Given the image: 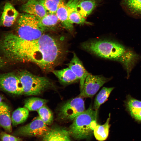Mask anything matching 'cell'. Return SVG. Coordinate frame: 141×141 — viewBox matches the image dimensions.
Segmentation results:
<instances>
[{"label": "cell", "instance_id": "cell-1", "mask_svg": "<svg viewBox=\"0 0 141 141\" xmlns=\"http://www.w3.org/2000/svg\"><path fill=\"white\" fill-rule=\"evenodd\" d=\"M0 49L9 61L33 63L46 72H52L63 52L61 43L45 34L38 39L28 40L16 34L8 33L0 41Z\"/></svg>", "mask_w": 141, "mask_h": 141}, {"label": "cell", "instance_id": "cell-2", "mask_svg": "<svg viewBox=\"0 0 141 141\" xmlns=\"http://www.w3.org/2000/svg\"><path fill=\"white\" fill-rule=\"evenodd\" d=\"M84 50L102 58L124 63L127 61L131 54H127L125 47L114 41L107 40H94L83 43Z\"/></svg>", "mask_w": 141, "mask_h": 141}, {"label": "cell", "instance_id": "cell-3", "mask_svg": "<svg viewBox=\"0 0 141 141\" xmlns=\"http://www.w3.org/2000/svg\"><path fill=\"white\" fill-rule=\"evenodd\" d=\"M97 111L91 106L77 116L69 127L68 131L70 135L78 139L90 136L98 125Z\"/></svg>", "mask_w": 141, "mask_h": 141}, {"label": "cell", "instance_id": "cell-4", "mask_svg": "<svg viewBox=\"0 0 141 141\" xmlns=\"http://www.w3.org/2000/svg\"><path fill=\"white\" fill-rule=\"evenodd\" d=\"M16 21V34L24 40H31L38 39L47 30L38 18L25 13L20 14Z\"/></svg>", "mask_w": 141, "mask_h": 141}, {"label": "cell", "instance_id": "cell-5", "mask_svg": "<svg viewBox=\"0 0 141 141\" xmlns=\"http://www.w3.org/2000/svg\"><path fill=\"white\" fill-rule=\"evenodd\" d=\"M17 75L22 84L23 94L27 95H38L55 87L47 78L36 75L26 70L19 71Z\"/></svg>", "mask_w": 141, "mask_h": 141}, {"label": "cell", "instance_id": "cell-6", "mask_svg": "<svg viewBox=\"0 0 141 141\" xmlns=\"http://www.w3.org/2000/svg\"><path fill=\"white\" fill-rule=\"evenodd\" d=\"M85 110L84 101L82 97L79 96L63 104L59 109L58 117L59 119L64 121L73 120Z\"/></svg>", "mask_w": 141, "mask_h": 141}, {"label": "cell", "instance_id": "cell-7", "mask_svg": "<svg viewBox=\"0 0 141 141\" xmlns=\"http://www.w3.org/2000/svg\"><path fill=\"white\" fill-rule=\"evenodd\" d=\"M0 90L11 94H23L22 84L17 74L13 73L0 74Z\"/></svg>", "mask_w": 141, "mask_h": 141}, {"label": "cell", "instance_id": "cell-8", "mask_svg": "<svg viewBox=\"0 0 141 141\" xmlns=\"http://www.w3.org/2000/svg\"><path fill=\"white\" fill-rule=\"evenodd\" d=\"M110 79L102 75H94L89 73L86 79L83 89L79 96L82 98L92 97L100 88Z\"/></svg>", "mask_w": 141, "mask_h": 141}, {"label": "cell", "instance_id": "cell-9", "mask_svg": "<svg viewBox=\"0 0 141 141\" xmlns=\"http://www.w3.org/2000/svg\"><path fill=\"white\" fill-rule=\"evenodd\" d=\"M49 129L38 116L30 123L19 128L15 134L24 136H40Z\"/></svg>", "mask_w": 141, "mask_h": 141}, {"label": "cell", "instance_id": "cell-10", "mask_svg": "<svg viewBox=\"0 0 141 141\" xmlns=\"http://www.w3.org/2000/svg\"><path fill=\"white\" fill-rule=\"evenodd\" d=\"M19 15L11 2L5 1L0 17V27L11 26L16 21Z\"/></svg>", "mask_w": 141, "mask_h": 141}, {"label": "cell", "instance_id": "cell-11", "mask_svg": "<svg viewBox=\"0 0 141 141\" xmlns=\"http://www.w3.org/2000/svg\"><path fill=\"white\" fill-rule=\"evenodd\" d=\"M21 9L24 13L38 19L42 18L47 13L44 7L37 0H28L22 4Z\"/></svg>", "mask_w": 141, "mask_h": 141}, {"label": "cell", "instance_id": "cell-12", "mask_svg": "<svg viewBox=\"0 0 141 141\" xmlns=\"http://www.w3.org/2000/svg\"><path fill=\"white\" fill-rule=\"evenodd\" d=\"M68 66L79 79L81 92L83 89L86 79L89 73L85 69L82 62L74 53Z\"/></svg>", "mask_w": 141, "mask_h": 141}, {"label": "cell", "instance_id": "cell-13", "mask_svg": "<svg viewBox=\"0 0 141 141\" xmlns=\"http://www.w3.org/2000/svg\"><path fill=\"white\" fill-rule=\"evenodd\" d=\"M70 135L68 131L63 128H50L43 136V141H68Z\"/></svg>", "mask_w": 141, "mask_h": 141}, {"label": "cell", "instance_id": "cell-14", "mask_svg": "<svg viewBox=\"0 0 141 141\" xmlns=\"http://www.w3.org/2000/svg\"><path fill=\"white\" fill-rule=\"evenodd\" d=\"M79 1V0H69L66 3L69 20L72 24H89L86 21L85 18L82 16L77 10V5Z\"/></svg>", "mask_w": 141, "mask_h": 141}, {"label": "cell", "instance_id": "cell-15", "mask_svg": "<svg viewBox=\"0 0 141 141\" xmlns=\"http://www.w3.org/2000/svg\"><path fill=\"white\" fill-rule=\"evenodd\" d=\"M121 4L128 15L134 18H141V0H122Z\"/></svg>", "mask_w": 141, "mask_h": 141}, {"label": "cell", "instance_id": "cell-16", "mask_svg": "<svg viewBox=\"0 0 141 141\" xmlns=\"http://www.w3.org/2000/svg\"><path fill=\"white\" fill-rule=\"evenodd\" d=\"M11 118L9 106L5 103L0 102V125L7 132L12 131Z\"/></svg>", "mask_w": 141, "mask_h": 141}, {"label": "cell", "instance_id": "cell-17", "mask_svg": "<svg viewBox=\"0 0 141 141\" xmlns=\"http://www.w3.org/2000/svg\"><path fill=\"white\" fill-rule=\"evenodd\" d=\"M125 105L131 116L136 121H141V101L129 95L127 96Z\"/></svg>", "mask_w": 141, "mask_h": 141}, {"label": "cell", "instance_id": "cell-18", "mask_svg": "<svg viewBox=\"0 0 141 141\" xmlns=\"http://www.w3.org/2000/svg\"><path fill=\"white\" fill-rule=\"evenodd\" d=\"M56 14L64 27L69 32H73L74 27L73 24L69 20L65 2L60 4L57 8Z\"/></svg>", "mask_w": 141, "mask_h": 141}, {"label": "cell", "instance_id": "cell-19", "mask_svg": "<svg viewBox=\"0 0 141 141\" xmlns=\"http://www.w3.org/2000/svg\"><path fill=\"white\" fill-rule=\"evenodd\" d=\"M52 72L59 81L64 84H70L79 80L69 67L59 70H54Z\"/></svg>", "mask_w": 141, "mask_h": 141}, {"label": "cell", "instance_id": "cell-20", "mask_svg": "<svg viewBox=\"0 0 141 141\" xmlns=\"http://www.w3.org/2000/svg\"><path fill=\"white\" fill-rule=\"evenodd\" d=\"M96 5V0H80L77 4V10L82 16L85 18L91 13Z\"/></svg>", "mask_w": 141, "mask_h": 141}, {"label": "cell", "instance_id": "cell-21", "mask_svg": "<svg viewBox=\"0 0 141 141\" xmlns=\"http://www.w3.org/2000/svg\"><path fill=\"white\" fill-rule=\"evenodd\" d=\"M110 119V114L105 122L102 125H98L95 128L93 133L96 139L99 141H103L107 138L110 127L109 122Z\"/></svg>", "mask_w": 141, "mask_h": 141}, {"label": "cell", "instance_id": "cell-22", "mask_svg": "<svg viewBox=\"0 0 141 141\" xmlns=\"http://www.w3.org/2000/svg\"><path fill=\"white\" fill-rule=\"evenodd\" d=\"M114 87H103L96 95L94 103L93 108L98 111L100 106L107 99Z\"/></svg>", "mask_w": 141, "mask_h": 141}, {"label": "cell", "instance_id": "cell-23", "mask_svg": "<svg viewBox=\"0 0 141 141\" xmlns=\"http://www.w3.org/2000/svg\"><path fill=\"white\" fill-rule=\"evenodd\" d=\"M29 110L25 107L18 108L13 112L11 117L12 123L16 126L24 122L27 118Z\"/></svg>", "mask_w": 141, "mask_h": 141}, {"label": "cell", "instance_id": "cell-24", "mask_svg": "<svg viewBox=\"0 0 141 141\" xmlns=\"http://www.w3.org/2000/svg\"><path fill=\"white\" fill-rule=\"evenodd\" d=\"M48 100L37 97H32L25 101L24 107L29 111H37L47 102Z\"/></svg>", "mask_w": 141, "mask_h": 141}, {"label": "cell", "instance_id": "cell-25", "mask_svg": "<svg viewBox=\"0 0 141 141\" xmlns=\"http://www.w3.org/2000/svg\"><path fill=\"white\" fill-rule=\"evenodd\" d=\"M38 19L42 25L46 30L55 26L60 21L56 13L48 12L43 17Z\"/></svg>", "mask_w": 141, "mask_h": 141}, {"label": "cell", "instance_id": "cell-26", "mask_svg": "<svg viewBox=\"0 0 141 141\" xmlns=\"http://www.w3.org/2000/svg\"><path fill=\"white\" fill-rule=\"evenodd\" d=\"M37 111L39 118L46 125H49L52 123L53 114L47 107L44 105Z\"/></svg>", "mask_w": 141, "mask_h": 141}, {"label": "cell", "instance_id": "cell-27", "mask_svg": "<svg viewBox=\"0 0 141 141\" xmlns=\"http://www.w3.org/2000/svg\"><path fill=\"white\" fill-rule=\"evenodd\" d=\"M44 7L47 12L56 13L59 6L65 0H37Z\"/></svg>", "mask_w": 141, "mask_h": 141}, {"label": "cell", "instance_id": "cell-28", "mask_svg": "<svg viewBox=\"0 0 141 141\" xmlns=\"http://www.w3.org/2000/svg\"><path fill=\"white\" fill-rule=\"evenodd\" d=\"M0 138L1 141H20V139L10 135L4 132L0 134Z\"/></svg>", "mask_w": 141, "mask_h": 141}, {"label": "cell", "instance_id": "cell-29", "mask_svg": "<svg viewBox=\"0 0 141 141\" xmlns=\"http://www.w3.org/2000/svg\"><path fill=\"white\" fill-rule=\"evenodd\" d=\"M28 0H11V3L13 4H23Z\"/></svg>", "mask_w": 141, "mask_h": 141}, {"label": "cell", "instance_id": "cell-30", "mask_svg": "<svg viewBox=\"0 0 141 141\" xmlns=\"http://www.w3.org/2000/svg\"><path fill=\"white\" fill-rule=\"evenodd\" d=\"M1 14L0 13V16ZM6 64L5 61L0 56V68H3L5 67Z\"/></svg>", "mask_w": 141, "mask_h": 141}, {"label": "cell", "instance_id": "cell-31", "mask_svg": "<svg viewBox=\"0 0 141 141\" xmlns=\"http://www.w3.org/2000/svg\"><path fill=\"white\" fill-rule=\"evenodd\" d=\"M3 97L1 95H0V102L2 101L3 100Z\"/></svg>", "mask_w": 141, "mask_h": 141}, {"label": "cell", "instance_id": "cell-32", "mask_svg": "<svg viewBox=\"0 0 141 141\" xmlns=\"http://www.w3.org/2000/svg\"><path fill=\"white\" fill-rule=\"evenodd\" d=\"M68 141H70V139Z\"/></svg>", "mask_w": 141, "mask_h": 141}]
</instances>
